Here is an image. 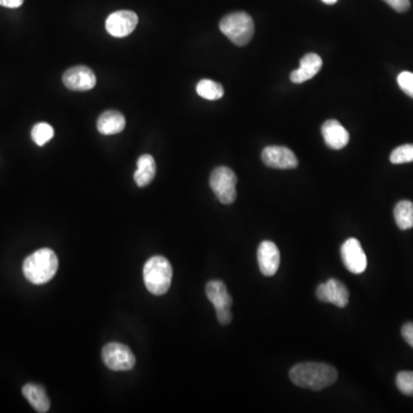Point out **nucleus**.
Instances as JSON below:
<instances>
[{"label":"nucleus","instance_id":"nucleus-14","mask_svg":"<svg viewBox=\"0 0 413 413\" xmlns=\"http://www.w3.org/2000/svg\"><path fill=\"white\" fill-rule=\"evenodd\" d=\"M322 66V58L316 53H309L302 58L300 67L290 73V81L295 84L307 82L320 73Z\"/></svg>","mask_w":413,"mask_h":413},{"label":"nucleus","instance_id":"nucleus-10","mask_svg":"<svg viewBox=\"0 0 413 413\" xmlns=\"http://www.w3.org/2000/svg\"><path fill=\"white\" fill-rule=\"evenodd\" d=\"M262 161L272 169H294L299 161L290 148L284 146H269L262 152Z\"/></svg>","mask_w":413,"mask_h":413},{"label":"nucleus","instance_id":"nucleus-24","mask_svg":"<svg viewBox=\"0 0 413 413\" xmlns=\"http://www.w3.org/2000/svg\"><path fill=\"white\" fill-rule=\"evenodd\" d=\"M397 83L402 91L413 98V73L410 71H403L397 76Z\"/></svg>","mask_w":413,"mask_h":413},{"label":"nucleus","instance_id":"nucleus-17","mask_svg":"<svg viewBox=\"0 0 413 413\" xmlns=\"http://www.w3.org/2000/svg\"><path fill=\"white\" fill-rule=\"evenodd\" d=\"M156 175L155 160L150 154L141 155L137 162V170L135 173V182L139 188H145L152 183Z\"/></svg>","mask_w":413,"mask_h":413},{"label":"nucleus","instance_id":"nucleus-1","mask_svg":"<svg viewBox=\"0 0 413 413\" xmlns=\"http://www.w3.org/2000/svg\"><path fill=\"white\" fill-rule=\"evenodd\" d=\"M290 378L299 387L322 390L335 384L337 379V371L328 364L307 362L292 367Z\"/></svg>","mask_w":413,"mask_h":413},{"label":"nucleus","instance_id":"nucleus-21","mask_svg":"<svg viewBox=\"0 0 413 413\" xmlns=\"http://www.w3.org/2000/svg\"><path fill=\"white\" fill-rule=\"evenodd\" d=\"M53 136H54V129L50 124L45 123V122L36 124L31 131V138L39 146H44L52 139Z\"/></svg>","mask_w":413,"mask_h":413},{"label":"nucleus","instance_id":"nucleus-18","mask_svg":"<svg viewBox=\"0 0 413 413\" xmlns=\"http://www.w3.org/2000/svg\"><path fill=\"white\" fill-rule=\"evenodd\" d=\"M22 394L37 412L45 413L50 409V399L44 388L39 384H28L22 388Z\"/></svg>","mask_w":413,"mask_h":413},{"label":"nucleus","instance_id":"nucleus-16","mask_svg":"<svg viewBox=\"0 0 413 413\" xmlns=\"http://www.w3.org/2000/svg\"><path fill=\"white\" fill-rule=\"evenodd\" d=\"M97 128L103 135H116L126 128V118L116 111H107L98 120Z\"/></svg>","mask_w":413,"mask_h":413},{"label":"nucleus","instance_id":"nucleus-20","mask_svg":"<svg viewBox=\"0 0 413 413\" xmlns=\"http://www.w3.org/2000/svg\"><path fill=\"white\" fill-rule=\"evenodd\" d=\"M197 92L200 97L207 100H218L224 96L223 86L211 79H203L198 83Z\"/></svg>","mask_w":413,"mask_h":413},{"label":"nucleus","instance_id":"nucleus-27","mask_svg":"<svg viewBox=\"0 0 413 413\" xmlns=\"http://www.w3.org/2000/svg\"><path fill=\"white\" fill-rule=\"evenodd\" d=\"M24 0H0V6L7 7V9H18Z\"/></svg>","mask_w":413,"mask_h":413},{"label":"nucleus","instance_id":"nucleus-13","mask_svg":"<svg viewBox=\"0 0 413 413\" xmlns=\"http://www.w3.org/2000/svg\"><path fill=\"white\" fill-rule=\"evenodd\" d=\"M322 137L332 150H341L349 143V132L337 120H328L322 126Z\"/></svg>","mask_w":413,"mask_h":413},{"label":"nucleus","instance_id":"nucleus-11","mask_svg":"<svg viewBox=\"0 0 413 413\" xmlns=\"http://www.w3.org/2000/svg\"><path fill=\"white\" fill-rule=\"evenodd\" d=\"M317 299L325 303H332L339 308H345L349 303L348 288L337 279H328L320 284L316 290Z\"/></svg>","mask_w":413,"mask_h":413},{"label":"nucleus","instance_id":"nucleus-3","mask_svg":"<svg viewBox=\"0 0 413 413\" xmlns=\"http://www.w3.org/2000/svg\"><path fill=\"white\" fill-rule=\"evenodd\" d=\"M173 267L163 256H153L145 263L144 282L147 290L154 295H164L171 286Z\"/></svg>","mask_w":413,"mask_h":413},{"label":"nucleus","instance_id":"nucleus-19","mask_svg":"<svg viewBox=\"0 0 413 413\" xmlns=\"http://www.w3.org/2000/svg\"><path fill=\"white\" fill-rule=\"evenodd\" d=\"M395 222L401 230H410L413 228V203L407 200L399 201L394 209Z\"/></svg>","mask_w":413,"mask_h":413},{"label":"nucleus","instance_id":"nucleus-25","mask_svg":"<svg viewBox=\"0 0 413 413\" xmlns=\"http://www.w3.org/2000/svg\"><path fill=\"white\" fill-rule=\"evenodd\" d=\"M384 1L399 13L407 12L411 6L410 0H384Z\"/></svg>","mask_w":413,"mask_h":413},{"label":"nucleus","instance_id":"nucleus-28","mask_svg":"<svg viewBox=\"0 0 413 413\" xmlns=\"http://www.w3.org/2000/svg\"><path fill=\"white\" fill-rule=\"evenodd\" d=\"M322 3H325L326 5H333V4L337 3V0H322Z\"/></svg>","mask_w":413,"mask_h":413},{"label":"nucleus","instance_id":"nucleus-9","mask_svg":"<svg viewBox=\"0 0 413 413\" xmlns=\"http://www.w3.org/2000/svg\"><path fill=\"white\" fill-rule=\"evenodd\" d=\"M62 82L66 88L71 91H88L96 86L97 78L93 71L86 66H76L68 69L63 76Z\"/></svg>","mask_w":413,"mask_h":413},{"label":"nucleus","instance_id":"nucleus-15","mask_svg":"<svg viewBox=\"0 0 413 413\" xmlns=\"http://www.w3.org/2000/svg\"><path fill=\"white\" fill-rule=\"evenodd\" d=\"M205 294L209 301L214 305L215 310H226L231 309L232 297L228 292L225 284L220 280H213L207 284Z\"/></svg>","mask_w":413,"mask_h":413},{"label":"nucleus","instance_id":"nucleus-5","mask_svg":"<svg viewBox=\"0 0 413 413\" xmlns=\"http://www.w3.org/2000/svg\"><path fill=\"white\" fill-rule=\"evenodd\" d=\"M238 179L235 173L228 167H218L211 173V190L223 205H231L237 199Z\"/></svg>","mask_w":413,"mask_h":413},{"label":"nucleus","instance_id":"nucleus-4","mask_svg":"<svg viewBox=\"0 0 413 413\" xmlns=\"http://www.w3.org/2000/svg\"><path fill=\"white\" fill-rule=\"evenodd\" d=\"M220 29L233 44L245 46L252 41L255 26L250 15L245 12H235L222 19Z\"/></svg>","mask_w":413,"mask_h":413},{"label":"nucleus","instance_id":"nucleus-7","mask_svg":"<svg viewBox=\"0 0 413 413\" xmlns=\"http://www.w3.org/2000/svg\"><path fill=\"white\" fill-rule=\"evenodd\" d=\"M341 258L345 267L355 275H361L367 267V258L357 239L350 238L341 247Z\"/></svg>","mask_w":413,"mask_h":413},{"label":"nucleus","instance_id":"nucleus-2","mask_svg":"<svg viewBox=\"0 0 413 413\" xmlns=\"http://www.w3.org/2000/svg\"><path fill=\"white\" fill-rule=\"evenodd\" d=\"M58 267L59 261L56 253L49 248H43L24 260V275L33 284H46L56 275Z\"/></svg>","mask_w":413,"mask_h":413},{"label":"nucleus","instance_id":"nucleus-12","mask_svg":"<svg viewBox=\"0 0 413 413\" xmlns=\"http://www.w3.org/2000/svg\"><path fill=\"white\" fill-rule=\"evenodd\" d=\"M258 267L267 277L275 275L280 264V253L272 241H263L258 250Z\"/></svg>","mask_w":413,"mask_h":413},{"label":"nucleus","instance_id":"nucleus-23","mask_svg":"<svg viewBox=\"0 0 413 413\" xmlns=\"http://www.w3.org/2000/svg\"><path fill=\"white\" fill-rule=\"evenodd\" d=\"M396 386L401 393L407 396H413V372L402 371L396 377Z\"/></svg>","mask_w":413,"mask_h":413},{"label":"nucleus","instance_id":"nucleus-8","mask_svg":"<svg viewBox=\"0 0 413 413\" xmlns=\"http://www.w3.org/2000/svg\"><path fill=\"white\" fill-rule=\"evenodd\" d=\"M138 24V16L132 11H118L109 15L106 21V30L116 39H123L133 33Z\"/></svg>","mask_w":413,"mask_h":413},{"label":"nucleus","instance_id":"nucleus-26","mask_svg":"<svg viewBox=\"0 0 413 413\" xmlns=\"http://www.w3.org/2000/svg\"><path fill=\"white\" fill-rule=\"evenodd\" d=\"M402 335H403V339L413 348V322H407L403 326Z\"/></svg>","mask_w":413,"mask_h":413},{"label":"nucleus","instance_id":"nucleus-6","mask_svg":"<svg viewBox=\"0 0 413 413\" xmlns=\"http://www.w3.org/2000/svg\"><path fill=\"white\" fill-rule=\"evenodd\" d=\"M103 360L106 367L112 371H129L136 365V358L129 347L123 343L113 342L103 349Z\"/></svg>","mask_w":413,"mask_h":413},{"label":"nucleus","instance_id":"nucleus-22","mask_svg":"<svg viewBox=\"0 0 413 413\" xmlns=\"http://www.w3.org/2000/svg\"><path fill=\"white\" fill-rule=\"evenodd\" d=\"M413 161V145L397 147L390 154V162L394 164L409 163Z\"/></svg>","mask_w":413,"mask_h":413}]
</instances>
